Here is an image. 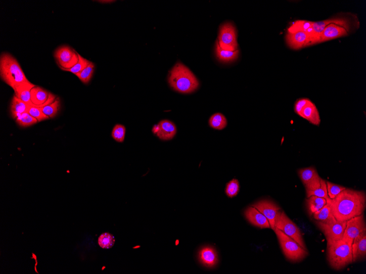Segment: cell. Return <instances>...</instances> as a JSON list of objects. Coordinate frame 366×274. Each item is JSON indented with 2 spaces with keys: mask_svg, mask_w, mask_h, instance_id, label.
<instances>
[{
  "mask_svg": "<svg viewBox=\"0 0 366 274\" xmlns=\"http://www.w3.org/2000/svg\"><path fill=\"white\" fill-rule=\"evenodd\" d=\"M236 28L231 23H226L220 27L218 42L221 48L235 51L238 50Z\"/></svg>",
  "mask_w": 366,
  "mask_h": 274,
  "instance_id": "obj_9",
  "label": "cell"
},
{
  "mask_svg": "<svg viewBox=\"0 0 366 274\" xmlns=\"http://www.w3.org/2000/svg\"><path fill=\"white\" fill-rule=\"evenodd\" d=\"M330 24H335L343 26L355 32L359 28L360 23L356 15L349 12L340 13L326 20L312 22V34L310 38L309 46L314 45L319 35L322 34L325 28Z\"/></svg>",
  "mask_w": 366,
  "mask_h": 274,
  "instance_id": "obj_5",
  "label": "cell"
},
{
  "mask_svg": "<svg viewBox=\"0 0 366 274\" xmlns=\"http://www.w3.org/2000/svg\"><path fill=\"white\" fill-rule=\"evenodd\" d=\"M209 124L213 129L222 130L226 127L227 120L223 115L217 113L211 117L210 120H209Z\"/></svg>",
  "mask_w": 366,
  "mask_h": 274,
  "instance_id": "obj_27",
  "label": "cell"
},
{
  "mask_svg": "<svg viewBox=\"0 0 366 274\" xmlns=\"http://www.w3.org/2000/svg\"><path fill=\"white\" fill-rule=\"evenodd\" d=\"M36 87L35 85L29 82L18 88L15 91V95L21 100L27 103L31 106H33L31 100L30 91L32 88Z\"/></svg>",
  "mask_w": 366,
  "mask_h": 274,
  "instance_id": "obj_24",
  "label": "cell"
},
{
  "mask_svg": "<svg viewBox=\"0 0 366 274\" xmlns=\"http://www.w3.org/2000/svg\"><path fill=\"white\" fill-rule=\"evenodd\" d=\"M30 106L29 104L19 99L15 95L13 97L11 105V113L13 118L16 119L21 115L28 113Z\"/></svg>",
  "mask_w": 366,
  "mask_h": 274,
  "instance_id": "obj_23",
  "label": "cell"
},
{
  "mask_svg": "<svg viewBox=\"0 0 366 274\" xmlns=\"http://www.w3.org/2000/svg\"><path fill=\"white\" fill-rule=\"evenodd\" d=\"M28 113H29L31 116L34 117V118L36 119L38 122L47 120L50 119L49 116L45 115L43 113L41 107L30 106Z\"/></svg>",
  "mask_w": 366,
  "mask_h": 274,
  "instance_id": "obj_38",
  "label": "cell"
},
{
  "mask_svg": "<svg viewBox=\"0 0 366 274\" xmlns=\"http://www.w3.org/2000/svg\"><path fill=\"white\" fill-rule=\"evenodd\" d=\"M310 101L309 99L305 98V97L304 98L297 99L295 103V106H294V110H295V113L300 116L303 109Z\"/></svg>",
  "mask_w": 366,
  "mask_h": 274,
  "instance_id": "obj_39",
  "label": "cell"
},
{
  "mask_svg": "<svg viewBox=\"0 0 366 274\" xmlns=\"http://www.w3.org/2000/svg\"><path fill=\"white\" fill-rule=\"evenodd\" d=\"M354 31L335 24H330L327 26L319 35L316 44L329 41L334 39L348 36L354 33Z\"/></svg>",
  "mask_w": 366,
  "mask_h": 274,
  "instance_id": "obj_13",
  "label": "cell"
},
{
  "mask_svg": "<svg viewBox=\"0 0 366 274\" xmlns=\"http://www.w3.org/2000/svg\"><path fill=\"white\" fill-rule=\"evenodd\" d=\"M327 203L330 205L333 216L341 221H347L364 213L366 195L364 191L345 188Z\"/></svg>",
  "mask_w": 366,
  "mask_h": 274,
  "instance_id": "obj_1",
  "label": "cell"
},
{
  "mask_svg": "<svg viewBox=\"0 0 366 274\" xmlns=\"http://www.w3.org/2000/svg\"><path fill=\"white\" fill-rule=\"evenodd\" d=\"M31 100L34 107H43L55 101L56 96L39 87H35L30 91Z\"/></svg>",
  "mask_w": 366,
  "mask_h": 274,
  "instance_id": "obj_15",
  "label": "cell"
},
{
  "mask_svg": "<svg viewBox=\"0 0 366 274\" xmlns=\"http://www.w3.org/2000/svg\"><path fill=\"white\" fill-rule=\"evenodd\" d=\"M245 216L249 223L254 226L263 228H270V225L267 219L259 211L257 208L248 207L245 211Z\"/></svg>",
  "mask_w": 366,
  "mask_h": 274,
  "instance_id": "obj_17",
  "label": "cell"
},
{
  "mask_svg": "<svg viewBox=\"0 0 366 274\" xmlns=\"http://www.w3.org/2000/svg\"><path fill=\"white\" fill-rule=\"evenodd\" d=\"M298 174L305 187L319 178L316 168L313 167L300 169L298 171Z\"/></svg>",
  "mask_w": 366,
  "mask_h": 274,
  "instance_id": "obj_22",
  "label": "cell"
},
{
  "mask_svg": "<svg viewBox=\"0 0 366 274\" xmlns=\"http://www.w3.org/2000/svg\"><path fill=\"white\" fill-rule=\"evenodd\" d=\"M353 263L364 259L366 256V232L356 238L352 244Z\"/></svg>",
  "mask_w": 366,
  "mask_h": 274,
  "instance_id": "obj_19",
  "label": "cell"
},
{
  "mask_svg": "<svg viewBox=\"0 0 366 274\" xmlns=\"http://www.w3.org/2000/svg\"><path fill=\"white\" fill-rule=\"evenodd\" d=\"M326 185L329 197L331 199L335 198L337 195L346 188L344 186L333 184L329 181H326Z\"/></svg>",
  "mask_w": 366,
  "mask_h": 274,
  "instance_id": "obj_36",
  "label": "cell"
},
{
  "mask_svg": "<svg viewBox=\"0 0 366 274\" xmlns=\"http://www.w3.org/2000/svg\"><path fill=\"white\" fill-rule=\"evenodd\" d=\"M100 246L103 249H110L115 243L114 237L109 233H103L99 239Z\"/></svg>",
  "mask_w": 366,
  "mask_h": 274,
  "instance_id": "obj_35",
  "label": "cell"
},
{
  "mask_svg": "<svg viewBox=\"0 0 366 274\" xmlns=\"http://www.w3.org/2000/svg\"><path fill=\"white\" fill-rule=\"evenodd\" d=\"M240 51L224 50L220 47L218 41L215 43V53L218 60L222 63H230L236 61L239 57Z\"/></svg>",
  "mask_w": 366,
  "mask_h": 274,
  "instance_id": "obj_21",
  "label": "cell"
},
{
  "mask_svg": "<svg viewBox=\"0 0 366 274\" xmlns=\"http://www.w3.org/2000/svg\"><path fill=\"white\" fill-rule=\"evenodd\" d=\"M311 195H315V196L325 198L327 202L329 201L330 198L329 197L328 193V189H327L326 181L321 179V186L315 191L306 194L307 198Z\"/></svg>",
  "mask_w": 366,
  "mask_h": 274,
  "instance_id": "obj_34",
  "label": "cell"
},
{
  "mask_svg": "<svg viewBox=\"0 0 366 274\" xmlns=\"http://www.w3.org/2000/svg\"><path fill=\"white\" fill-rule=\"evenodd\" d=\"M312 22L305 20H298L293 23L287 30V32H307L312 27Z\"/></svg>",
  "mask_w": 366,
  "mask_h": 274,
  "instance_id": "obj_28",
  "label": "cell"
},
{
  "mask_svg": "<svg viewBox=\"0 0 366 274\" xmlns=\"http://www.w3.org/2000/svg\"><path fill=\"white\" fill-rule=\"evenodd\" d=\"M274 232L277 234L281 248L285 257L291 262L293 263L300 262L308 256V251L303 249L295 240L287 236L277 228L274 230Z\"/></svg>",
  "mask_w": 366,
  "mask_h": 274,
  "instance_id": "obj_6",
  "label": "cell"
},
{
  "mask_svg": "<svg viewBox=\"0 0 366 274\" xmlns=\"http://www.w3.org/2000/svg\"><path fill=\"white\" fill-rule=\"evenodd\" d=\"M299 116L308 121L313 125L319 126L321 123L318 111L315 103H313L311 100L303 109Z\"/></svg>",
  "mask_w": 366,
  "mask_h": 274,
  "instance_id": "obj_20",
  "label": "cell"
},
{
  "mask_svg": "<svg viewBox=\"0 0 366 274\" xmlns=\"http://www.w3.org/2000/svg\"><path fill=\"white\" fill-rule=\"evenodd\" d=\"M276 228L295 240L305 250L308 251L301 232L297 226L287 216L284 211H282L279 214L276 221Z\"/></svg>",
  "mask_w": 366,
  "mask_h": 274,
  "instance_id": "obj_7",
  "label": "cell"
},
{
  "mask_svg": "<svg viewBox=\"0 0 366 274\" xmlns=\"http://www.w3.org/2000/svg\"><path fill=\"white\" fill-rule=\"evenodd\" d=\"M252 206L262 213L267 219L270 225V228L274 231L276 229V223L279 214L282 211L281 208L274 202L269 200H263L258 201Z\"/></svg>",
  "mask_w": 366,
  "mask_h": 274,
  "instance_id": "obj_11",
  "label": "cell"
},
{
  "mask_svg": "<svg viewBox=\"0 0 366 274\" xmlns=\"http://www.w3.org/2000/svg\"><path fill=\"white\" fill-rule=\"evenodd\" d=\"M316 224L328 240H342L346 225V221H341L335 218L327 221H316Z\"/></svg>",
  "mask_w": 366,
  "mask_h": 274,
  "instance_id": "obj_8",
  "label": "cell"
},
{
  "mask_svg": "<svg viewBox=\"0 0 366 274\" xmlns=\"http://www.w3.org/2000/svg\"><path fill=\"white\" fill-rule=\"evenodd\" d=\"M55 57L61 69H71L78 61V53L69 46L58 48L55 51Z\"/></svg>",
  "mask_w": 366,
  "mask_h": 274,
  "instance_id": "obj_12",
  "label": "cell"
},
{
  "mask_svg": "<svg viewBox=\"0 0 366 274\" xmlns=\"http://www.w3.org/2000/svg\"><path fill=\"white\" fill-rule=\"evenodd\" d=\"M154 134L163 140L172 139L176 133V128L173 123L168 120L161 121L153 129Z\"/></svg>",
  "mask_w": 366,
  "mask_h": 274,
  "instance_id": "obj_16",
  "label": "cell"
},
{
  "mask_svg": "<svg viewBox=\"0 0 366 274\" xmlns=\"http://www.w3.org/2000/svg\"><path fill=\"white\" fill-rule=\"evenodd\" d=\"M328 259L332 268L336 270L352 264V244L343 240H328Z\"/></svg>",
  "mask_w": 366,
  "mask_h": 274,
  "instance_id": "obj_4",
  "label": "cell"
},
{
  "mask_svg": "<svg viewBox=\"0 0 366 274\" xmlns=\"http://www.w3.org/2000/svg\"><path fill=\"white\" fill-rule=\"evenodd\" d=\"M125 134L126 128L122 125H117L113 128L112 135L117 142H123L125 140Z\"/></svg>",
  "mask_w": 366,
  "mask_h": 274,
  "instance_id": "obj_37",
  "label": "cell"
},
{
  "mask_svg": "<svg viewBox=\"0 0 366 274\" xmlns=\"http://www.w3.org/2000/svg\"><path fill=\"white\" fill-rule=\"evenodd\" d=\"M78 61L77 63L73 68L69 69H61L62 70L65 71L70 72L75 75L80 73L83 69L86 68L88 65L90 64V62L83 58L78 53Z\"/></svg>",
  "mask_w": 366,
  "mask_h": 274,
  "instance_id": "obj_32",
  "label": "cell"
},
{
  "mask_svg": "<svg viewBox=\"0 0 366 274\" xmlns=\"http://www.w3.org/2000/svg\"><path fill=\"white\" fill-rule=\"evenodd\" d=\"M199 259L200 263L207 267H213L218 262V253L213 247L205 246L199 252Z\"/></svg>",
  "mask_w": 366,
  "mask_h": 274,
  "instance_id": "obj_18",
  "label": "cell"
},
{
  "mask_svg": "<svg viewBox=\"0 0 366 274\" xmlns=\"http://www.w3.org/2000/svg\"><path fill=\"white\" fill-rule=\"evenodd\" d=\"M364 232H366V226L363 213L346 221L345 230L342 240L352 244L353 241Z\"/></svg>",
  "mask_w": 366,
  "mask_h": 274,
  "instance_id": "obj_10",
  "label": "cell"
},
{
  "mask_svg": "<svg viewBox=\"0 0 366 274\" xmlns=\"http://www.w3.org/2000/svg\"><path fill=\"white\" fill-rule=\"evenodd\" d=\"M240 189L239 181L237 179H233L226 184L225 193L228 197L233 198L238 194Z\"/></svg>",
  "mask_w": 366,
  "mask_h": 274,
  "instance_id": "obj_33",
  "label": "cell"
},
{
  "mask_svg": "<svg viewBox=\"0 0 366 274\" xmlns=\"http://www.w3.org/2000/svg\"><path fill=\"white\" fill-rule=\"evenodd\" d=\"M95 67L94 64L90 62L86 68L81 71L80 73L76 74V75L82 83L87 84L93 77Z\"/></svg>",
  "mask_w": 366,
  "mask_h": 274,
  "instance_id": "obj_29",
  "label": "cell"
},
{
  "mask_svg": "<svg viewBox=\"0 0 366 274\" xmlns=\"http://www.w3.org/2000/svg\"><path fill=\"white\" fill-rule=\"evenodd\" d=\"M0 76L14 90L30 82L16 59L8 53H2L0 57Z\"/></svg>",
  "mask_w": 366,
  "mask_h": 274,
  "instance_id": "obj_2",
  "label": "cell"
},
{
  "mask_svg": "<svg viewBox=\"0 0 366 274\" xmlns=\"http://www.w3.org/2000/svg\"><path fill=\"white\" fill-rule=\"evenodd\" d=\"M168 82L174 90L182 94L191 93L199 86L197 77L180 63L176 64L169 72Z\"/></svg>",
  "mask_w": 366,
  "mask_h": 274,
  "instance_id": "obj_3",
  "label": "cell"
},
{
  "mask_svg": "<svg viewBox=\"0 0 366 274\" xmlns=\"http://www.w3.org/2000/svg\"><path fill=\"white\" fill-rule=\"evenodd\" d=\"M286 42L288 47L293 50H300L308 47L309 37L306 32H287Z\"/></svg>",
  "mask_w": 366,
  "mask_h": 274,
  "instance_id": "obj_14",
  "label": "cell"
},
{
  "mask_svg": "<svg viewBox=\"0 0 366 274\" xmlns=\"http://www.w3.org/2000/svg\"><path fill=\"white\" fill-rule=\"evenodd\" d=\"M37 120L31 116L29 113H26L16 119V122L19 126L22 127H28L35 125Z\"/></svg>",
  "mask_w": 366,
  "mask_h": 274,
  "instance_id": "obj_31",
  "label": "cell"
},
{
  "mask_svg": "<svg viewBox=\"0 0 366 274\" xmlns=\"http://www.w3.org/2000/svg\"><path fill=\"white\" fill-rule=\"evenodd\" d=\"M312 216L313 219L317 221H327L335 218L332 214L330 205L328 203L322 209L313 213Z\"/></svg>",
  "mask_w": 366,
  "mask_h": 274,
  "instance_id": "obj_26",
  "label": "cell"
},
{
  "mask_svg": "<svg viewBox=\"0 0 366 274\" xmlns=\"http://www.w3.org/2000/svg\"><path fill=\"white\" fill-rule=\"evenodd\" d=\"M306 204L309 213L312 216L313 213L322 209L327 204V201L325 198L311 195L306 199Z\"/></svg>",
  "mask_w": 366,
  "mask_h": 274,
  "instance_id": "obj_25",
  "label": "cell"
},
{
  "mask_svg": "<svg viewBox=\"0 0 366 274\" xmlns=\"http://www.w3.org/2000/svg\"><path fill=\"white\" fill-rule=\"evenodd\" d=\"M60 99L57 98L49 105L41 107L43 113L49 116L50 118H54L57 115L59 109H60Z\"/></svg>",
  "mask_w": 366,
  "mask_h": 274,
  "instance_id": "obj_30",
  "label": "cell"
}]
</instances>
